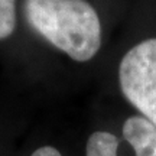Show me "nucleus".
I'll return each mask as SVG.
<instances>
[{"instance_id": "obj_1", "label": "nucleus", "mask_w": 156, "mask_h": 156, "mask_svg": "<svg viewBox=\"0 0 156 156\" xmlns=\"http://www.w3.org/2000/svg\"><path fill=\"white\" fill-rule=\"evenodd\" d=\"M23 9L29 25L74 61H90L100 49V17L87 0H25Z\"/></svg>"}, {"instance_id": "obj_2", "label": "nucleus", "mask_w": 156, "mask_h": 156, "mask_svg": "<svg viewBox=\"0 0 156 156\" xmlns=\"http://www.w3.org/2000/svg\"><path fill=\"white\" fill-rule=\"evenodd\" d=\"M119 84L129 103L156 127V38L127 51L119 65Z\"/></svg>"}, {"instance_id": "obj_3", "label": "nucleus", "mask_w": 156, "mask_h": 156, "mask_svg": "<svg viewBox=\"0 0 156 156\" xmlns=\"http://www.w3.org/2000/svg\"><path fill=\"white\" fill-rule=\"evenodd\" d=\"M123 136L134 156H156V127L145 117H129L123 124Z\"/></svg>"}, {"instance_id": "obj_4", "label": "nucleus", "mask_w": 156, "mask_h": 156, "mask_svg": "<svg viewBox=\"0 0 156 156\" xmlns=\"http://www.w3.org/2000/svg\"><path fill=\"white\" fill-rule=\"evenodd\" d=\"M119 139L108 132H94L85 147L87 156H117Z\"/></svg>"}, {"instance_id": "obj_5", "label": "nucleus", "mask_w": 156, "mask_h": 156, "mask_svg": "<svg viewBox=\"0 0 156 156\" xmlns=\"http://www.w3.org/2000/svg\"><path fill=\"white\" fill-rule=\"evenodd\" d=\"M16 28L15 0H0V39L9 38Z\"/></svg>"}, {"instance_id": "obj_6", "label": "nucleus", "mask_w": 156, "mask_h": 156, "mask_svg": "<svg viewBox=\"0 0 156 156\" xmlns=\"http://www.w3.org/2000/svg\"><path fill=\"white\" fill-rule=\"evenodd\" d=\"M32 156H61V153L52 146H44V147L36 149L32 153Z\"/></svg>"}]
</instances>
